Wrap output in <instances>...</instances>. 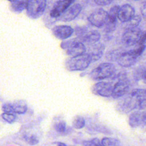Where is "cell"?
<instances>
[{"label":"cell","instance_id":"obj_20","mask_svg":"<svg viewBox=\"0 0 146 146\" xmlns=\"http://www.w3.org/2000/svg\"><path fill=\"white\" fill-rule=\"evenodd\" d=\"M101 145L103 146H116L120 145V141L115 138L104 137L101 140Z\"/></svg>","mask_w":146,"mask_h":146},{"label":"cell","instance_id":"obj_18","mask_svg":"<svg viewBox=\"0 0 146 146\" xmlns=\"http://www.w3.org/2000/svg\"><path fill=\"white\" fill-rule=\"evenodd\" d=\"M12 112L17 113H24L27 110V106L23 100H18L11 103Z\"/></svg>","mask_w":146,"mask_h":146},{"label":"cell","instance_id":"obj_32","mask_svg":"<svg viewBox=\"0 0 146 146\" xmlns=\"http://www.w3.org/2000/svg\"><path fill=\"white\" fill-rule=\"evenodd\" d=\"M142 79H143V80L144 83H146V71H144Z\"/></svg>","mask_w":146,"mask_h":146},{"label":"cell","instance_id":"obj_27","mask_svg":"<svg viewBox=\"0 0 146 146\" xmlns=\"http://www.w3.org/2000/svg\"><path fill=\"white\" fill-rule=\"evenodd\" d=\"M2 118L7 122L12 123L15 120V116L12 112H4L2 115Z\"/></svg>","mask_w":146,"mask_h":146},{"label":"cell","instance_id":"obj_3","mask_svg":"<svg viewBox=\"0 0 146 146\" xmlns=\"http://www.w3.org/2000/svg\"><path fill=\"white\" fill-rule=\"evenodd\" d=\"M146 100L145 89H134L126 98L124 106L127 109H133Z\"/></svg>","mask_w":146,"mask_h":146},{"label":"cell","instance_id":"obj_21","mask_svg":"<svg viewBox=\"0 0 146 146\" xmlns=\"http://www.w3.org/2000/svg\"><path fill=\"white\" fill-rule=\"evenodd\" d=\"M116 22H117L116 20H112L108 18L107 21L104 25V31L106 33H111L113 31L116 29Z\"/></svg>","mask_w":146,"mask_h":146},{"label":"cell","instance_id":"obj_4","mask_svg":"<svg viewBox=\"0 0 146 146\" xmlns=\"http://www.w3.org/2000/svg\"><path fill=\"white\" fill-rule=\"evenodd\" d=\"M115 71L114 65L110 63H103L95 68L90 73V77L99 80L111 76Z\"/></svg>","mask_w":146,"mask_h":146},{"label":"cell","instance_id":"obj_9","mask_svg":"<svg viewBox=\"0 0 146 146\" xmlns=\"http://www.w3.org/2000/svg\"><path fill=\"white\" fill-rule=\"evenodd\" d=\"M108 19V13L102 9L95 10L88 17L89 22L97 27H101L104 26Z\"/></svg>","mask_w":146,"mask_h":146},{"label":"cell","instance_id":"obj_6","mask_svg":"<svg viewBox=\"0 0 146 146\" xmlns=\"http://www.w3.org/2000/svg\"><path fill=\"white\" fill-rule=\"evenodd\" d=\"M46 6V0H28L26 7L27 14L32 19H36L44 13Z\"/></svg>","mask_w":146,"mask_h":146},{"label":"cell","instance_id":"obj_14","mask_svg":"<svg viewBox=\"0 0 146 146\" xmlns=\"http://www.w3.org/2000/svg\"><path fill=\"white\" fill-rule=\"evenodd\" d=\"M77 34L80 40L87 42H97L100 38V34L96 30L87 31L83 29H80L77 32Z\"/></svg>","mask_w":146,"mask_h":146},{"label":"cell","instance_id":"obj_2","mask_svg":"<svg viewBox=\"0 0 146 146\" xmlns=\"http://www.w3.org/2000/svg\"><path fill=\"white\" fill-rule=\"evenodd\" d=\"M92 62L91 56L88 53L72 56L66 63L67 70L71 71H81L87 68Z\"/></svg>","mask_w":146,"mask_h":146},{"label":"cell","instance_id":"obj_29","mask_svg":"<svg viewBox=\"0 0 146 146\" xmlns=\"http://www.w3.org/2000/svg\"><path fill=\"white\" fill-rule=\"evenodd\" d=\"M113 0H94L95 3L99 6H105L111 3Z\"/></svg>","mask_w":146,"mask_h":146},{"label":"cell","instance_id":"obj_25","mask_svg":"<svg viewBox=\"0 0 146 146\" xmlns=\"http://www.w3.org/2000/svg\"><path fill=\"white\" fill-rule=\"evenodd\" d=\"M119 6L117 5L112 7L108 13V18L112 20H116L119 11Z\"/></svg>","mask_w":146,"mask_h":146},{"label":"cell","instance_id":"obj_30","mask_svg":"<svg viewBox=\"0 0 146 146\" xmlns=\"http://www.w3.org/2000/svg\"><path fill=\"white\" fill-rule=\"evenodd\" d=\"M2 110L4 112H12L11 103H6L2 106Z\"/></svg>","mask_w":146,"mask_h":146},{"label":"cell","instance_id":"obj_1","mask_svg":"<svg viewBox=\"0 0 146 146\" xmlns=\"http://www.w3.org/2000/svg\"><path fill=\"white\" fill-rule=\"evenodd\" d=\"M139 45L136 49L124 52L119 55L117 58V62L120 66L123 67H130L137 61L146 47L145 44Z\"/></svg>","mask_w":146,"mask_h":146},{"label":"cell","instance_id":"obj_8","mask_svg":"<svg viewBox=\"0 0 146 146\" xmlns=\"http://www.w3.org/2000/svg\"><path fill=\"white\" fill-rule=\"evenodd\" d=\"M130 83L124 75H121L118 78V81L115 83L113 87L112 96L117 99L123 96L127 93L129 89Z\"/></svg>","mask_w":146,"mask_h":146},{"label":"cell","instance_id":"obj_12","mask_svg":"<svg viewBox=\"0 0 146 146\" xmlns=\"http://www.w3.org/2000/svg\"><path fill=\"white\" fill-rule=\"evenodd\" d=\"M76 0H58L56 2L51 9L50 16L52 18H58Z\"/></svg>","mask_w":146,"mask_h":146},{"label":"cell","instance_id":"obj_26","mask_svg":"<svg viewBox=\"0 0 146 146\" xmlns=\"http://www.w3.org/2000/svg\"><path fill=\"white\" fill-rule=\"evenodd\" d=\"M54 128L58 132H63L66 130V124L64 121H59L54 124Z\"/></svg>","mask_w":146,"mask_h":146},{"label":"cell","instance_id":"obj_13","mask_svg":"<svg viewBox=\"0 0 146 146\" xmlns=\"http://www.w3.org/2000/svg\"><path fill=\"white\" fill-rule=\"evenodd\" d=\"M53 35L59 39H66L70 38L74 33L73 29L68 25H58L52 30Z\"/></svg>","mask_w":146,"mask_h":146},{"label":"cell","instance_id":"obj_16","mask_svg":"<svg viewBox=\"0 0 146 146\" xmlns=\"http://www.w3.org/2000/svg\"><path fill=\"white\" fill-rule=\"evenodd\" d=\"M145 113L141 112H135L132 113L129 117V124L134 128L139 126L144 122Z\"/></svg>","mask_w":146,"mask_h":146},{"label":"cell","instance_id":"obj_31","mask_svg":"<svg viewBox=\"0 0 146 146\" xmlns=\"http://www.w3.org/2000/svg\"><path fill=\"white\" fill-rule=\"evenodd\" d=\"M140 10H141V13L143 15V16L145 18H146V2L142 5Z\"/></svg>","mask_w":146,"mask_h":146},{"label":"cell","instance_id":"obj_11","mask_svg":"<svg viewBox=\"0 0 146 146\" xmlns=\"http://www.w3.org/2000/svg\"><path fill=\"white\" fill-rule=\"evenodd\" d=\"M82 9V6L79 3L71 5L58 17L59 20L64 22L71 21L80 14Z\"/></svg>","mask_w":146,"mask_h":146},{"label":"cell","instance_id":"obj_7","mask_svg":"<svg viewBox=\"0 0 146 146\" xmlns=\"http://www.w3.org/2000/svg\"><path fill=\"white\" fill-rule=\"evenodd\" d=\"M143 33L141 30L137 27L128 28L122 35L121 42L127 46L139 44Z\"/></svg>","mask_w":146,"mask_h":146},{"label":"cell","instance_id":"obj_28","mask_svg":"<svg viewBox=\"0 0 146 146\" xmlns=\"http://www.w3.org/2000/svg\"><path fill=\"white\" fill-rule=\"evenodd\" d=\"M84 145L88 146H100L101 145V141L98 138H94L87 141H84L83 143Z\"/></svg>","mask_w":146,"mask_h":146},{"label":"cell","instance_id":"obj_23","mask_svg":"<svg viewBox=\"0 0 146 146\" xmlns=\"http://www.w3.org/2000/svg\"><path fill=\"white\" fill-rule=\"evenodd\" d=\"M85 125L84 119L80 116H76L72 121V125L76 129H81Z\"/></svg>","mask_w":146,"mask_h":146},{"label":"cell","instance_id":"obj_22","mask_svg":"<svg viewBox=\"0 0 146 146\" xmlns=\"http://www.w3.org/2000/svg\"><path fill=\"white\" fill-rule=\"evenodd\" d=\"M25 141L29 144L34 145L39 143V139L38 136L33 133H27L24 135Z\"/></svg>","mask_w":146,"mask_h":146},{"label":"cell","instance_id":"obj_34","mask_svg":"<svg viewBox=\"0 0 146 146\" xmlns=\"http://www.w3.org/2000/svg\"><path fill=\"white\" fill-rule=\"evenodd\" d=\"M7 1H10V2H14V1H17V0H7Z\"/></svg>","mask_w":146,"mask_h":146},{"label":"cell","instance_id":"obj_5","mask_svg":"<svg viewBox=\"0 0 146 146\" xmlns=\"http://www.w3.org/2000/svg\"><path fill=\"white\" fill-rule=\"evenodd\" d=\"M61 47L66 50L68 55L75 56L85 53L86 48L84 44L80 39H72L61 44Z\"/></svg>","mask_w":146,"mask_h":146},{"label":"cell","instance_id":"obj_10","mask_svg":"<svg viewBox=\"0 0 146 146\" xmlns=\"http://www.w3.org/2000/svg\"><path fill=\"white\" fill-rule=\"evenodd\" d=\"M113 86L110 82H100L95 84L92 88V92L95 95L104 97L112 96Z\"/></svg>","mask_w":146,"mask_h":146},{"label":"cell","instance_id":"obj_19","mask_svg":"<svg viewBox=\"0 0 146 146\" xmlns=\"http://www.w3.org/2000/svg\"><path fill=\"white\" fill-rule=\"evenodd\" d=\"M28 0L15 1L11 3V9L15 12H22L25 9H26L27 6Z\"/></svg>","mask_w":146,"mask_h":146},{"label":"cell","instance_id":"obj_15","mask_svg":"<svg viewBox=\"0 0 146 146\" xmlns=\"http://www.w3.org/2000/svg\"><path fill=\"white\" fill-rule=\"evenodd\" d=\"M135 15V10L133 7L128 4L123 5L119 9L117 18L123 23L131 19Z\"/></svg>","mask_w":146,"mask_h":146},{"label":"cell","instance_id":"obj_17","mask_svg":"<svg viewBox=\"0 0 146 146\" xmlns=\"http://www.w3.org/2000/svg\"><path fill=\"white\" fill-rule=\"evenodd\" d=\"M104 48V47L102 44H97L92 47L90 52H88L91 56L92 62L96 61L102 56Z\"/></svg>","mask_w":146,"mask_h":146},{"label":"cell","instance_id":"obj_24","mask_svg":"<svg viewBox=\"0 0 146 146\" xmlns=\"http://www.w3.org/2000/svg\"><path fill=\"white\" fill-rule=\"evenodd\" d=\"M141 17L139 15H134L131 19L125 22L127 23V27L128 28L137 27L141 21Z\"/></svg>","mask_w":146,"mask_h":146},{"label":"cell","instance_id":"obj_33","mask_svg":"<svg viewBox=\"0 0 146 146\" xmlns=\"http://www.w3.org/2000/svg\"><path fill=\"white\" fill-rule=\"evenodd\" d=\"M55 144L57 145H66V144L64 143H55Z\"/></svg>","mask_w":146,"mask_h":146}]
</instances>
